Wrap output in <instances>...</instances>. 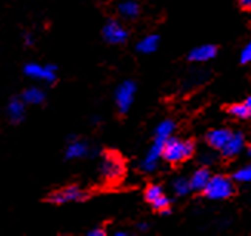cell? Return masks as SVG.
I'll return each mask as SVG.
<instances>
[{"instance_id":"4","label":"cell","mask_w":251,"mask_h":236,"mask_svg":"<svg viewBox=\"0 0 251 236\" xmlns=\"http://www.w3.org/2000/svg\"><path fill=\"white\" fill-rule=\"evenodd\" d=\"M136 98V83L133 80H124L117 85L114 91V104L119 114H126Z\"/></svg>"},{"instance_id":"26","label":"cell","mask_w":251,"mask_h":236,"mask_svg":"<svg viewBox=\"0 0 251 236\" xmlns=\"http://www.w3.org/2000/svg\"><path fill=\"white\" fill-rule=\"evenodd\" d=\"M239 2H241V6L242 8H247V9L251 8V0H239Z\"/></svg>"},{"instance_id":"2","label":"cell","mask_w":251,"mask_h":236,"mask_svg":"<svg viewBox=\"0 0 251 236\" xmlns=\"http://www.w3.org/2000/svg\"><path fill=\"white\" fill-rule=\"evenodd\" d=\"M194 153V144L191 141H182V139L170 136L162 150V157L170 164H180L187 160Z\"/></svg>"},{"instance_id":"7","label":"cell","mask_w":251,"mask_h":236,"mask_svg":"<svg viewBox=\"0 0 251 236\" xmlns=\"http://www.w3.org/2000/svg\"><path fill=\"white\" fill-rule=\"evenodd\" d=\"M24 74L31 79H39L47 83H54L57 80V67L54 65V63L40 65V63L31 62L24 67Z\"/></svg>"},{"instance_id":"17","label":"cell","mask_w":251,"mask_h":236,"mask_svg":"<svg viewBox=\"0 0 251 236\" xmlns=\"http://www.w3.org/2000/svg\"><path fill=\"white\" fill-rule=\"evenodd\" d=\"M210 178H211V175L206 168H201L198 171H194L190 179L191 190H203V187L206 185V182L210 181Z\"/></svg>"},{"instance_id":"15","label":"cell","mask_w":251,"mask_h":236,"mask_svg":"<svg viewBox=\"0 0 251 236\" xmlns=\"http://www.w3.org/2000/svg\"><path fill=\"white\" fill-rule=\"evenodd\" d=\"M22 101L26 105H40L47 101V94L39 87H29L22 93Z\"/></svg>"},{"instance_id":"21","label":"cell","mask_w":251,"mask_h":236,"mask_svg":"<svg viewBox=\"0 0 251 236\" xmlns=\"http://www.w3.org/2000/svg\"><path fill=\"white\" fill-rule=\"evenodd\" d=\"M230 113L236 117H241V119H247L251 116V111L248 110V106L245 104H236L230 108Z\"/></svg>"},{"instance_id":"3","label":"cell","mask_w":251,"mask_h":236,"mask_svg":"<svg viewBox=\"0 0 251 236\" xmlns=\"http://www.w3.org/2000/svg\"><path fill=\"white\" fill-rule=\"evenodd\" d=\"M85 199H88V193L75 184L54 190L45 198L47 202L54 204V206H63V204L68 202H82Z\"/></svg>"},{"instance_id":"23","label":"cell","mask_w":251,"mask_h":236,"mask_svg":"<svg viewBox=\"0 0 251 236\" xmlns=\"http://www.w3.org/2000/svg\"><path fill=\"white\" fill-rule=\"evenodd\" d=\"M241 60H242L244 63L251 62V42H250V44L244 48L242 54H241Z\"/></svg>"},{"instance_id":"29","label":"cell","mask_w":251,"mask_h":236,"mask_svg":"<svg viewBox=\"0 0 251 236\" xmlns=\"http://www.w3.org/2000/svg\"><path fill=\"white\" fill-rule=\"evenodd\" d=\"M114 235H116V236H126L128 233H126V232H116Z\"/></svg>"},{"instance_id":"30","label":"cell","mask_w":251,"mask_h":236,"mask_svg":"<svg viewBox=\"0 0 251 236\" xmlns=\"http://www.w3.org/2000/svg\"><path fill=\"white\" fill-rule=\"evenodd\" d=\"M248 155H250V157H251V148L248 150Z\"/></svg>"},{"instance_id":"22","label":"cell","mask_w":251,"mask_h":236,"mask_svg":"<svg viewBox=\"0 0 251 236\" xmlns=\"http://www.w3.org/2000/svg\"><path fill=\"white\" fill-rule=\"evenodd\" d=\"M234 179L239 182H250L251 181V165H247L234 173Z\"/></svg>"},{"instance_id":"25","label":"cell","mask_w":251,"mask_h":236,"mask_svg":"<svg viewBox=\"0 0 251 236\" xmlns=\"http://www.w3.org/2000/svg\"><path fill=\"white\" fill-rule=\"evenodd\" d=\"M24 42H25V45H26V47H32V45H34V37H32L31 33H25Z\"/></svg>"},{"instance_id":"20","label":"cell","mask_w":251,"mask_h":236,"mask_svg":"<svg viewBox=\"0 0 251 236\" xmlns=\"http://www.w3.org/2000/svg\"><path fill=\"white\" fill-rule=\"evenodd\" d=\"M173 190L176 195L179 196H185V195H188L191 187H190V181L187 179H183V178H177L176 181L173 182Z\"/></svg>"},{"instance_id":"8","label":"cell","mask_w":251,"mask_h":236,"mask_svg":"<svg viewBox=\"0 0 251 236\" xmlns=\"http://www.w3.org/2000/svg\"><path fill=\"white\" fill-rule=\"evenodd\" d=\"M145 201L151 204V207L156 211H160L162 214L170 213V199L167 198L165 191L162 190L160 185H148L145 190Z\"/></svg>"},{"instance_id":"1","label":"cell","mask_w":251,"mask_h":236,"mask_svg":"<svg viewBox=\"0 0 251 236\" xmlns=\"http://www.w3.org/2000/svg\"><path fill=\"white\" fill-rule=\"evenodd\" d=\"M125 176V160L117 152H105L100 162V178L106 184H117Z\"/></svg>"},{"instance_id":"14","label":"cell","mask_w":251,"mask_h":236,"mask_svg":"<svg viewBox=\"0 0 251 236\" xmlns=\"http://www.w3.org/2000/svg\"><path fill=\"white\" fill-rule=\"evenodd\" d=\"M231 133L225 130V128H217V130H211L208 134H206V142H208L213 148H217V150H221L226 141L230 139Z\"/></svg>"},{"instance_id":"12","label":"cell","mask_w":251,"mask_h":236,"mask_svg":"<svg viewBox=\"0 0 251 236\" xmlns=\"http://www.w3.org/2000/svg\"><path fill=\"white\" fill-rule=\"evenodd\" d=\"M25 102L22 98H13L8 104V117L13 124H20L25 119Z\"/></svg>"},{"instance_id":"10","label":"cell","mask_w":251,"mask_h":236,"mask_svg":"<svg viewBox=\"0 0 251 236\" xmlns=\"http://www.w3.org/2000/svg\"><path fill=\"white\" fill-rule=\"evenodd\" d=\"M163 144H165V141H163V139L154 137V142H152L151 148L148 150L145 159L140 162V168L144 170V171H147V173H150V171H154L157 168L159 157H162Z\"/></svg>"},{"instance_id":"24","label":"cell","mask_w":251,"mask_h":236,"mask_svg":"<svg viewBox=\"0 0 251 236\" xmlns=\"http://www.w3.org/2000/svg\"><path fill=\"white\" fill-rule=\"evenodd\" d=\"M86 235H88V236H105L106 235V230L103 227H94V229H91Z\"/></svg>"},{"instance_id":"13","label":"cell","mask_w":251,"mask_h":236,"mask_svg":"<svg viewBox=\"0 0 251 236\" xmlns=\"http://www.w3.org/2000/svg\"><path fill=\"white\" fill-rule=\"evenodd\" d=\"M216 47L214 45H201L190 51L188 59L191 62H206L216 56Z\"/></svg>"},{"instance_id":"19","label":"cell","mask_w":251,"mask_h":236,"mask_svg":"<svg viewBox=\"0 0 251 236\" xmlns=\"http://www.w3.org/2000/svg\"><path fill=\"white\" fill-rule=\"evenodd\" d=\"M174 131V122L173 121H162L156 131H154V137H159V139H163V141H167V139L173 134Z\"/></svg>"},{"instance_id":"28","label":"cell","mask_w":251,"mask_h":236,"mask_svg":"<svg viewBox=\"0 0 251 236\" xmlns=\"http://www.w3.org/2000/svg\"><path fill=\"white\" fill-rule=\"evenodd\" d=\"M245 105L248 106V110L251 111V96H250V98L247 99V102H245Z\"/></svg>"},{"instance_id":"5","label":"cell","mask_w":251,"mask_h":236,"mask_svg":"<svg viewBox=\"0 0 251 236\" xmlns=\"http://www.w3.org/2000/svg\"><path fill=\"white\" fill-rule=\"evenodd\" d=\"M233 185L231 181L225 176H211L210 181L206 182V185L203 187V193L206 198L210 199H225L230 198L233 195Z\"/></svg>"},{"instance_id":"18","label":"cell","mask_w":251,"mask_h":236,"mask_svg":"<svg viewBox=\"0 0 251 236\" xmlns=\"http://www.w3.org/2000/svg\"><path fill=\"white\" fill-rule=\"evenodd\" d=\"M159 47V36H147L142 40L137 42V51L139 52H144V54H151V52H154Z\"/></svg>"},{"instance_id":"9","label":"cell","mask_w":251,"mask_h":236,"mask_svg":"<svg viewBox=\"0 0 251 236\" xmlns=\"http://www.w3.org/2000/svg\"><path fill=\"white\" fill-rule=\"evenodd\" d=\"M68 141H70V144L67 145V150H65V157L68 160L88 157L93 155V148L85 141H80V139H77L75 136H70Z\"/></svg>"},{"instance_id":"11","label":"cell","mask_w":251,"mask_h":236,"mask_svg":"<svg viewBox=\"0 0 251 236\" xmlns=\"http://www.w3.org/2000/svg\"><path fill=\"white\" fill-rule=\"evenodd\" d=\"M244 136L241 133H234L230 136V139L226 141V144L221 148V152L225 157H233L239 155L244 148Z\"/></svg>"},{"instance_id":"27","label":"cell","mask_w":251,"mask_h":236,"mask_svg":"<svg viewBox=\"0 0 251 236\" xmlns=\"http://www.w3.org/2000/svg\"><path fill=\"white\" fill-rule=\"evenodd\" d=\"M137 229H139L140 232H147V230H148V225H147V224H139V225H137Z\"/></svg>"},{"instance_id":"6","label":"cell","mask_w":251,"mask_h":236,"mask_svg":"<svg viewBox=\"0 0 251 236\" xmlns=\"http://www.w3.org/2000/svg\"><path fill=\"white\" fill-rule=\"evenodd\" d=\"M102 37L110 45H122L128 40V29L116 19H108L102 28Z\"/></svg>"},{"instance_id":"16","label":"cell","mask_w":251,"mask_h":236,"mask_svg":"<svg viewBox=\"0 0 251 236\" xmlns=\"http://www.w3.org/2000/svg\"><path fill=\"white\" fill-rule=\"evenodd\" d=\"M117 13L125 19H136L140 14V6L136 0H124L117 5Z\"/></svg>"}]
</instances>
